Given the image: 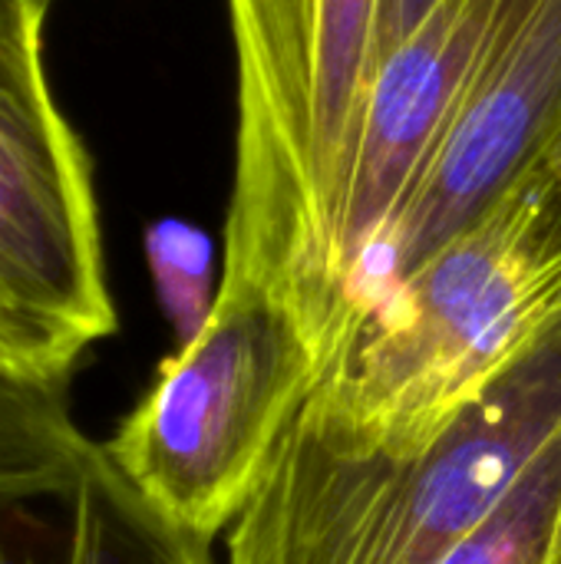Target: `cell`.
I'll return each mask as SVG.
<instances>
[{
    "instance_id": "7a4b0ae2",
    "label": "cell",
    "mask_w": 561,
    "mask_h": 564,
    "mask_svg": "<svg viewBox=\"0 0 561 564\" xmlns=\"http://www.w3.org/2000/svg\"><path fill=\"white\" fill-rule=\"evenodd\" d=\"M561 430V314L420 449L350 453L301 413L228 529V564H443Z\"/></svg>"
},
{
    "instance_id": "5bb4252c",
    "label": "cell",
    "mask_w": 561,
    "mask_h": 564,
    "mask_svg": "<svg viewBox=\"0 0 561 564\" xmlns=\"http://www.w3.org/2000/svg\"><path fill=\"white\" fill-rule=\"evenodd\" d=\"M50 3H56V0H50Z\"/></svg>"
},
{
    "instance_id": "4fadbf2b",
    "label": "cell",
    "mask_w": 561,
    "mask_h": 564,
    "mask_svg": "<svg viewBox=\"0 0 561 564\" xmlns=\"http://www.w3.org/2000/svg\"><path fill=\"white\" fill-rule=\"evenodd\" d=\"M542 165L549 169V175L559 182L561 188V129L555 132V139L549 142V149H546V155H542Z\"/></svg>"
},
{
    "instance_id": "3957f363",
    "label": "cell",
    "mask_w": 561,
    "mask_h": 564,
    "mask_svg": "<svg viewBox=\"0 0 561 564\" xmlns=\"http://www.w3.org/2000/svg\"><path fill=\"white\" fill-rule=\"evenodd\" d=\"M374 3L225 0L238 119L222 271L274 294L324 370L344 340L324 274V218L370 73Z\"/></svg>"
},
{
    "instance_id": "30bf717a",
    "label": "cell",
    "mask_w": 561,
    "mask_h": 564,
    "mask_svg": "<svg viewBox=\"0 0 561 564\" xmlns=\"http://www.w3.org/2000/svg\"><path fill=\"white\" fill-rule=\"evenodd\" d=\"M142 245L159 307L165 311L182 347L205 327L218 297L215 245L198 225L182 218L152 221Z\"/></svg>"
},
{
    "instance_id": "7c38bea8",
    "label": "cell",
    "mask_w": 561,
    "mask_h": 564,
    "mask_svg": "<svg viewBox=\"0 0 561 564\" xmlns=\"http://www.w3.org/2000/svg\"><path fill=\"white\" fill-rule=\"evenodd\" d=\"M440 0H377L374 3V36H370V73L423 23V17ZM367 73V76H370Z\"/></svg>"
},
{
    "instance_id": "8fae6325",
    "label": "cell",
    "mask_w": 561,
    "mask_h": 564,
    "mask_svg": "<svg viewBox=\"0 0 561 564\" xmlns=\"http://www.w3.org/2000/svg\"><path fill=\"white\" fill-rule=\"evenodd\" d=\"M66 383L26 364L0 337V459L53 453L76 443Z\"/></svg>"
},
{
    "instance_id": "9c48e42d",
    "label": "cell",
    "mask_w": 561,
    "mask_h": 564,
    "mask_svg": "<svg viewBox=\"0 0 561 564\" xmlns=\"http://www.w3.org/2000/svg\"><path fill=\"white\" fill-rule=\"evenodd\" d=\"M443 564H561V430Z\"/></svg>"
},
{
    "instance_id": "ba28073f",
    "label": "cell",
    "mask_w": 561,
    "mask_h": 564,
    "mask_svg": "<svg viewBox=\"0 0 561 564\" xmlns=\"http://www.w3.org/2000/svg\"><path fill=\"white\" fill-rule=\"evenodd\" d=\"M0 564H215L212 542L162 516L109 459L76 443L0 459Z\"/></svg>"
},
{
    "instance_id": "6da1fadb",
    "label": "cell",
    "mask_w": 561,
    "mask_h": 564,
    "mask_svg": "<svg viewBox=\"0 0 561 564\" xmlns=\"http://www.w3.org/2000/svg\"><path fill=\"white\" fill-rule=\"evenodd\" d=\"M559 314L561 188L539 162L364 311L301 420L350 453L420 449Z\"/></svg>"
},
{
    "instance_id": "52a82bcc",
    "label": "cell",
    "mask_w": 561,
    "mask_h": 564,
    "mask_svg": "<svg viewBox=\"0 0 561 564\" xmlns=\"http://www.w3.org/2000/svg\"><path fill=\"white\" fill-rule=\"evenodd\" d=\"M559 129L561 0H503L456 122L370 268L364 311L503 202Z\"/></svg>"
},
{
    "instance_id": "8992f818",
    "label": "cell",
    "mask_w": 561,
    "mask_h": 564,
    "mask_svg": "<svg viewBox=\"0 0 561 564\" xmlns=\"http://www.w3.org/2000/svg\"><path fill=\"white\" fill-rule=\"evenodd\" d=\"M499 3L440 0L360 89L324 218V274L344 340L364 314L370 268L393 221L456 122Z\"/></svg>"
},
{
    "instance_id": "5b68a950",
    "label": "cell",
    "mask_w": 561,
    "mask_h": 564,
    "mask_svg": "<svg viewBox=\"0 0 561 564\" xmlns=\"http://www.w3.org/2000/svg\"><path fill=\"white\" fill-rule=\"evenodd\" d=\"M50 0H0V337L69 383L116 334L93 159L46 66Z\"/></svg>"
},
{
    "instance_id": "277c9868",
    "label": "cell",
    "mask_w": 561,
    "mask_h": 564,
    "mask_svg": "<svg viewBox=\"0 0 561 564\" xmlns=\"http://www.w3.org/2000/svg\"><path fill=\"white\" fill-rule=\"evenodd\" d=\"M321 373L301 321L222 271L205 327L159 364L103 449L162 516L212 542L258 492Z\"/></svg>"
}]
</instances>
